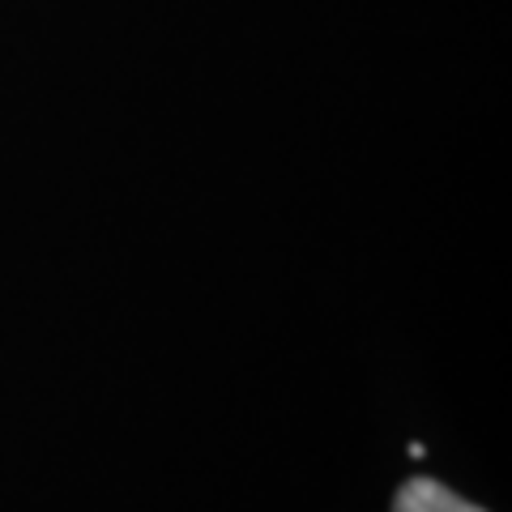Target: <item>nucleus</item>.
I'll return each mask as SVG.
<instances>
[{
	"label": "nucleus",
	"mask_w": 512,
	"mask_h": 512,
	"mask_svg": "<svg viewBox=\"0 0 512 512\" xmlns=\"http://www.w3.org/2000/svg\"><path fill=\"white\" fill-rule=\"evenodd\" d=\"M393 512H487V508L461 500L457 491H448L436 478H410V483L397 491Z\"/></svg>",
	"instance_id": "nucleus-1"
}]
</instances>
